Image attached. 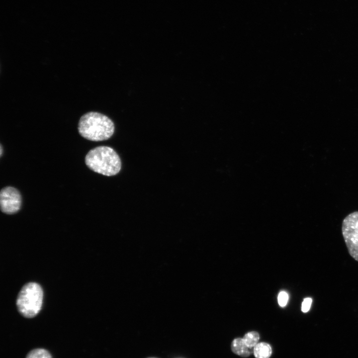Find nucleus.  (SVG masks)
<instances>
[{
	"instance_id": "obj_2",
	"label": "nucleus",
	"mask_w": 358,
	"mask_h": 358,
	"mask_svg": "<svg viewBox=\"0 0 358 358\" xmlns=\"http://www.w3.org/2000/svg\"><path fill=\"white\" fill-rule=\"evenodd\" d=\"M85 163L91 170L106 176L117 174L121 168L118 155L107 146H98L90 150L85 157Z\"/></svg>"
},
{
	"instance_id": "obj_9",
	"label": "nucleus",
	"mask_w": 358,
	"mask_h": 358,
	"mask_svg": "<svg viewBox=\"0 0 358 358\" xmlns=\"http://www.w3.org/2000/svg\"><path fill=\"white\" fill-rule=\"evenodd\" d=\"M26 358H52V357L47 350L43 349H36L31 351L27 354Z\"/></svg>"
},
{
	"instance_id": "obj_11",
	"label": "nucleus",
	"mask_w": 358,
	"mask_h": 358,
	"mask_svg": "<svg viewBox=\"0 0 358 358\" xmlns=\"http://www.w3.org/2000/svg\"><path fill=\"white\" fill-rule=\"evenodd\" d=\"M312 301V299L310 297L304 298L302 302L301 306V310L303 312L306 313L309 310Z\"/></svg>"
},
{
	"instance_id": "obj_1",
	"label": "nucleus",
	"mask_w": 358,
	"mask_h": 358,
	"mask_svg": "<svg viewBox=\"0 0 358 358\" xmlns=\"http://www.w3.org/2000/svg\"><path fill=\"white\" fill-rule=\"evenodd\" d=\"M78 129L79 134L86 139L101 141L112 136L114 125L106 115L96 112H89L80 118Z\"/></svg>"
},
{
	"instance_id": "obj_4",
	"label": "nucleus",
	"mask_w": 358,
	"mask_h": 358,
	"mask_svg": "<svg viewBox=\"0 0 358 358\" xmlns=\"http://www.w3.org/2000/svg\"><path fill=\"white\" fill-rule=\"evenodd\" d=\"M342 231L350 255L358 262V211L353 212L344 218Z\"/></svg>"
},
{
	"instance_id": "obj_12",
	"label": "nucleus",
	"mask_w": 358,
	"mask_h": 358,
	"mask_svg": "<svg viewBox=\"0 0 358 358\" xmlns=\"http://www.w3.org/2000/svg\"><path fill=\"white\" fill-rule=\"evenodd\" d=\"M0 156H2V145H0Z\"/></svg>"
},
{
	"instance_id": "obj_5",
	"label": "nucleus",
	"mask_w": 358,
	"mask_h": 358,
	"mask_svg": "<svg viewBox=\"0 0 358 358\" xmlns=\"http://www.w3.org/2000/svg\"><path fill=\"white\" fill-rule=\"evenodd\" d=\"M22 198L19 190L12 186L2 188L0 192L1 211L7 214L17 213L20 209Z\"/></svg>"
},
{
	"instance_id": "obj_10",
	"label": "nucleus",
	"mask_w": 358,
	"mask_h": 358,
	"mask_svg": "<svg viewBox=\"0 0 358 358\" xmlns=\"http://www.w3.org/2000/svg\"><path fill=\"white\" fill-rule=\"evenodd\" d=\"M288 295L285 291H281L278 295V302L281 307L285 306L288 301Z\"/></svg>"
},
{
	"instance_id": "obj_13",
	"label": "nucleus",
	"mask_w": 358,
	"mask_h": 358,
	"mask_svg": "<svg viewBox=\"0 0 358 358\" xmlns=\"http://www.w3.org/2000/svg\"><path fill=\"white\" fill-rule=\"evenodd\" d=\"M155 358V357H150V358Z\"/></svg>"
},
{
	"instance_id": "obj_8",
	"label": "nucleus",
	"mask_w": 358,
	"mask_h": 358,
	"mask_svg": "<svg viewBox=\"0 0 358 358\" xmlns=\"http://www.w3.org/2000/svg\"><path fill=\"white\" fill-rule=\"evenodd\" d=\"M243 339L246 346L252 349L259 343L260 336L258 332L252 331L246 334Z\"/></svg>"
},
{
	"instance_id": "obj_7",
	"label": "nucleus",
	"mask_w": 358,
	"mask_h": 358,
	"mask_svg": "<svg viewBox=\"0 0 358 358\" xmlns=\"http://www.w3.org/2000/svg\"><path fill=\"white\" fill-rule=\"evenodd\" d=\"M256 358H269L272 354L270 345L265 342L259 343L253 349Z\"/></svg>"
},
{
	"instance_id": "obj_3",
	"label": "nucleus",
	"mask_w": 358,
	"mask_h": 358,
	"mask_svg": "<svg viewBox=\"0 0 358 358\" xmlns=\"http://www.w3.org/2000/svg\"><path fill=\"white\" fill-rule=\"evenodd\" d=\"M43 297V290L39 284L33 282L26 283L17 297L19 312L26 318L34 317L41 309Z\"/></svg>"
},
{
	"instance_id": "obj_6",
	"label": "nucleus",
	"mask_w": 358,
	"mask_h": 358,
	"mask_svg": "<svg viewBox=\"0 0 358 358\" xmlns=\"http://www.w3.org/2000/svg\"><path fill=\"white\" fill-rule=\"evenodd\" d=\"M231 347L234 354L241 357H248L252 353V349L246 346L243 338H238L234 339L231 343Z\"/></svg>"
}]
</instances>
